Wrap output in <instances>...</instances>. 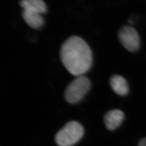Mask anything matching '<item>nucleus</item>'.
I'll return each instance as SVG.
<instances>
[{"label":"nucleus","instance_id":"nucleus-1","mask_svg":"<svg viewBox=\"0 0 146 146\" xmlns=\"http://www.w3.org/2000/svg\"><path fill=\"white\" fill-rule=\"evenodd\" d=\"M60 55L64 67L76 77L84 75L92 66V49L87 42L78 36L69 37L63 43Z\"/></svg>","mask_w":146,"mask_h":146},{"label":"nucleus","instance_id":"nucleus-2","mask_svg":"<svg viewBox=\"0 0 146 146\" xmlns=\"http://www.w3.org/2000/svg\"><path fill=\"white\" fill-rule=\"evenodd\" d=\"M83 126L76 121H70L64 125L55 136L58 146H72L80 141L84 134Z\"/></svg>","mask_w":146,"mask_h":146},{"label":"nucleus","instance_id":"nucleus-3","mask_svg":"<svg viewBox=\"0 0 146 146\" xmlns=\"http://www.w3.org/2000/svg\"><path fill=\"white\" fill-rule=\"evenodd\" d=\"M91 83L88 78L82 75L76 77L66 89L64 98L70 104H76L81 101L88 92Z\"/></svg>","mask_w":146,"mask_h":146},{"label":"nucleus","instance_id":"nucleus-4","mask_svg":"<svg viewBox=\"0 0 146 146\" xmlns=\"http://www.w3.org/2000/svg\"><path fill=\"white\" fill-rule=\"evenodd\" d=\"M121 44L131 52L137 51L140 46V38L134 28L129 26L122 27L118 32Z\"/></svg>","mask_w":146,"mask_h":146},{"label":"nucleus","instance_id":"nucleus-5","mask_svg":"<svg viewBox=\"0 0 146 146\" xmlns=\"http://www.w3.org/2000/svg\"><path fill=\"white\" fill-rule=\"evenodd\" d=\"M124 113L120 110H110L104 116V123L107 128L113 131L119 127L124 120Z\"/></svg>","mask_w":146,"mask_h":146},{"label":"nucleus","instance_id":"nucleus-6","mask_svg":"<svg viewBox=\"0 0 146 146\" xmlns=\"http://www.w3.org/2000/svg\"><path fill=\"white\" fill-rule=\"evenodd\" d=\"M20 5L23 11L41 15L47 11V5L43 0H20Z\"/></svg>","mask_w":146,"mask_h":146},{"label":"nucleus","instance_id":"nucleus-7","mask_svg":"<svg viewBox=\"0 0 146 146\" xmlns=\"http://www.w3.org/2000/svg\"><path fill=\"white\" fill-rule=\"evenodd\" d=\"M110 84L116 94L125 96L129 92V87L125 78L119 75H115L110 79Z\"/></svg>","mask_w":146,"mask_h":146},{"label":"nucleus","instance_id":"nucleus-8","mask_svg":"<svg viewBox=\"0 0 146 146\" xmlns=\"http://www.w3.org/2000/svg\"><path fill=\"white\" fill-rule=\"evenodd\" d=\"M22 16L27 24L34 29H40L44 24V19L40 14L23 10Z\"/></svg>","mask_w":146,"mask_h":146},{"label":"nucleus","instance_id":"nucleus-9","mask_svg":"<svg viewBox=\"0 0 146 146\" xmlns=\"http://www.w3.org/2000/svg\"><path fill=\"white\" fill-rule=\"evenodd\" d=\"M139 146H146V138L142 139L139 143Z\"/></svg>","mask_w":146,"mask_h":146}]
</instances>
